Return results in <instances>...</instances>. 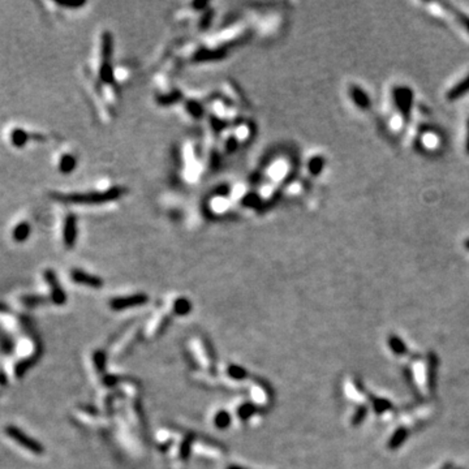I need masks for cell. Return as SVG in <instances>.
Instances as JSON below:
<instances>
[{"instance_id": "1", "label": "cell", "mask_w": 469, "mask_h": 469, "mask_svg": "<svg viewBox=\"0 0 469 469\" xmlns=\"http://www.w3.org/2000/svg\"><path fill=\"white\" fill-rule=\"evenodd\" d=\"M124 193V189L120 187H115L106 192H90V193H51V198L55 201L64 203H77V205H97V203H105L108 201L117 200Z\"/></svg>"}, {"instance_id": "2", "label": "cell", "mask_w": 469, "mask_h": 469, "mask_svg": "<svg viewBox=\"0 0 469 469\" xmlns=\"http://www.w3.org/2000/svg\"><path fill=\"white\" fill-rule=\"evenodd\" d=\"M394 103L402 114L403 119L406 121L411 117V111L413 106V92L408 86H398L393 90Z\"/></svg>"}, {"instance_id": "3", "label": "cell", "mask_w": 469, "mask_h": 469, "mask_svg": "<svg viewBox=\"0 0 469 469\" xmlns=\"http://www.w3.org/2000/svg\"><path fill=\"white\" fill-rule=\"evenodd\" d=\"M6 434L8 435L12 441L16 442L17 444L23 446L25 450L30 451V452L35 453V455H42V453L45 452L43 446H42L41 443L34 441L33 438H30L28 434H25L23 430H20L19 428L13 426V425H8V426H7Z\"/></svg>"}, {"instance_id": "4", "label": "cell", "mask_w": 469, "mask_h": 469, "mask_svg": "<svg viewBox=\"0 0 469 469\" xmlns=\"http://www.w3.org/2000/svg\"><path fill=\"white\" fill-rule=\"evenodd\" d=\"M43 276H45L47 284L50 285L51 298H52L54 304L63 305L64 302H65V300H67V297H65L64 289L61 288L60 284H59V280H57L56 274L54 273V270H46Z\"/></svg>"}, {"instance_id": "5", "label": "cell", "mask_w": 469, "mask_h": 469, "mask_svg": "<svg viewBox=\"0 0 469 469\" xmlns=\"http://www.w3.org/2000/svg\"><path fill=\"white\" fill-rule=\"evenodd\" d=\"M77 216L74 214H68L65 216L63 225V240L64 245L70 249L76 245L77 240Z\"/></svg>"}, {"instance_id": "6", "label": "cell", "mask_w": 469, "mask_h": 469, "mask_svg": "<svg viewBox=\"0 0 469 469\" xmlns=\"http://www.w3.org/2000/svg\"><path fill=\"white\" fill-rule=\"evenodd\" d=\"M70 278H72V280L79 283V284L88 285V287H92V288H99V287L103 285V282H102L101 278L92 275V274L85 273L83 270H72Z\"/></svg>"}, {"instance_id": "7", "label": "cell", "mask_w": 469, "mask_h": 469, "mask_svg": "<svg viewBox=\"0 0 469 469\" xmlns=\"http://www.w3.org/2000/svg\"><path fill=\"white\" fill-rule=\"evenodd\" d=\"M349 97H351L352 102H353L358 108H361V110H369V108H370V98H369V95L366 94V92H364L360 86L352 85L351 88H349Z\"/></svg>"}, {"instance_id": "8", "label": "cell", "mask_w": 469, "mask_h": 469, "mask_svg": "<svg viewBox=\"0 0 469 469\" xmlns=\"http://www.w3.org/2000/svg\"><path fill=\"white\" fill-rule=\"evenodd\" d=\"M147 301V296L145 295H134L129 296V297H120L115 298L111 301L112 309L120 310L124 307H130V306H137V305H142Z\"/></svg>"}, {"instance_id": "9", "label": "cell", "mask_w": 469, "mask_h": 469, "mask_svg": "<svg viewBox=\"0 0 469 469\" xmlns=\"http://www.w3.org/2000/svg\"><path fill=\"white\" fill-rule=\"evenodd\" d=\"M10 138L11 142H12V145L15 146V147L21 149V147H24L29 141L32 140V133H28L26 130L21 129V128H15V129L11 132Z\"/></svg>"}, {"instance_id": "10", "label": "cell", "mask_w": 469, "mask_h": 469, "mask_svg": "<svg viewBox=\"0 0 469 469\" xmlns=\"http://www.w3.org/2000/svg\"><path fill=\"white\" fill-rule=\"evenodd\" d=\"M466 93H469V74L447 93V99L448 101H456V99L464 97Z\"/></svg>"}, {"instance_id": "11", "label": "cell", "mask_w": 469, "mask_h": 469, "mask_svg": "<svg viewBox=\"0 0 469 469\" xmlns=\"http://www.w3.org/2000/svg\"><path fill=\"white\" fill-rule=\"evenodd\" d=\"M437 371H438V358L434 353L429 355V366H428V382L429 388L431 393L435 391V384H437Z\"/></svg>"}, {"instance_id": "12", "label": "cell", "mask_w": 469, "mask_h": 469, "mask_svg": "<svg viewBox=\"0 0 469 469\" xmlns=\"http://www.w3.org/2000/svg\"><path fill=\"white\" fill-rule=\"evenodd\" d=\"M30 233H32V227H30V224H29L28 222H21L15 227L12 236L16 243H24V241L28 240Z\"/></svg>"}, {"instance_id": "13", "label": "cell", "mask_w": 469, "mask_h": 469, "mask_svg": "<svg viewBox=\"0 0 469 469\" xmlns=\"http://www.w3.org/2000/svg\"><path fill=\"white\" fill-rule=\"evenodd\" d=\"M76 165V157L72 155V154H64V155L60 157V161H59V171H60L61 174L68 175L74 171Z\"/></svg>"}, {"instance_id": "14", "label": "cell", "mask_w": 469, "mask_h": 469, "mask_svg": "<svg viewBox=\"0 0 469 469\" xmlns=\"http://www.w3.org/2000/svg\"><path fill=\"white\" fill-rule=\"evenodd\" d=\"M409 431L408 429L402 426V428L398 429L395 433L393 434V437L390 438V441H388V447H390L391 450H397L398 447L402 446L404 442L407 441V438H408Z\"/></svg>"}, {"instance_id": "15", "label": "cell", "mask_w": 469, "mask_h": 469, "mask_svg": "<svg viewBox=\"0 0 469 469\" xmlns=\"http://www.w3.org/2000/svg\"><path fill=\"white\" fill-rule=\"evenodd\" d=\"M388 346L393 349L394 353L398 356H404L408 353V348H407V346L404 344V342L397 335H391L390 338H388Z\"/></svg>"}, {"instance_id": "16", "label": "cell", "mask_w": 469, "mask_h": 469, "mask_svg": "<svg viewBox=\"0 0 469 469\" xmlns=\"http://www.w3.org/2000/svg\"><path fill=\"white\" fill-rule=\"evenodd\" d=\"M442 6H443L444 8H446V10L450 11V12L453 15V16L456 17L457 23H459L460 25L463 26V28L465 29L466 32L469 33V16H468V15H465V13H463V12H461V11L456 10V8H455V7H453L452 4H446V3H443V4H442Z\"/></svg>"}, {"instance_id": "17", "label": "cell", "mask_w": 469, "mask_h": 469, "mask_svg": "<svg viewBox=\"0 0 469 469\" xmlns=\"http://www.w3.org/2000/svg\"><path fill=\"white\" fill-rule=\"evenodd\" d=\"M325 163H326V161H325L324 157L316 155L307 162V170H309V172H310L313 176H317V175H320L321 172H322V170H324Z\"/></svg>"}, {"instance_id": "18", "label": "cell", "mask_w": 469, "mask_h": 469, "mask_svg": "<svg viewBox=\"0 0 469 469\" xmlns=\"http://www.w3.org/2000/svg\"><path fill=\"white\" fill-rule=\"evenodd\" d=\"M371 403H373V408H374V411L378 413V415L386 412V411H390V409L393 408V404H391V402H390V400H387V399H380V398H371Z\"/></svg>"}, {"instance_id": "19", "label": "cell", "mask_w": 469, "mask_h": 469, "mask_svg": "<svg viewBox=\"0 0 469 469\" xmlns=\"http://www.w3.org/2000/svg\"><path fill=\"white\" fill-rule=\"evenodd\" d=\"M21 301H23V304H25L26 306L34 307L39 304H43V302L46 301V298L41 297V296H34V295L23 296V297H21Z\"/></svg>"}, {"instance_id": "20", "label": "cell", "mask_w": 469, "mask_h": 469, "mask_svg": "<svg viewBox=\"0 0 469 469\" xmlns=\"http://www.w3.org/2000/svg\"><path fill=\"white\" fill-rule=\"evenodd\" d=\"M366 415H368V408H366L365 406H360L357 408V411L355 412V415H353V419H352V424H353V425H360L365 420Z\"/></svg>"}, {"instance_id": "21", "label": "cell", "mask_w": 469, "mask_h": 469, "mask_svg": "<svg viewBox=\"0 0 469 469\" xmlns=\"http://www.w3.org/2000/svg\"><path fill=\"white\" fill-rule=\"evenodd\" d=\"M228 422H229V417H228V415H227V413H220V415H218L216 416V425H219V426H220V428H224V426H227V425H228Z\"/></svg>"}, {"instance_id": "22", "label": "cell", "mask_w": 469, "mask_h": 469, "mask_svg": "<svg viewBox=\"0 0 469 469\" xmlns=\"http://www.w3.org/2000/svg\"><path fill=\"white\" fill-rule=\"evenodd\" d=\"M176 310L180 314L187 313V311L189 310V301H187V300H180V301L176 302Z\"/></svg>"}, {"instance_id": "23", "label": "cell", "mask_w": 469, "mask_h": 469, "mask_svg": "<svg viewBox=\"0 0 469 469\" xmlns=\"http://www.w3.org/2000/svg\"><path fill=\"white\" fill-rule=\"evenodd\" d=\"M229 373H231V374L236 378L244 377V370H241L240 368H236V366H232V368L229 369Z\"/></svg>"}, {"instance_id": "24", "label": "cell", "mask_w": 469, "mask_h": 469, "mask_svg": "<svg viewBox=\"0 0 469 469\" xmlns=\"http://www.w3.org/2000/svg\"><path fill=\"white\" fill-rule=\"evenodd\" d=\"M55 3L57 4V6H61V7H67V8H77V7H83L84 4L85 3H83V2H80V3H65V2H55Z\"/></svg>"}, {"instance_id": "25", "label": "cell", "mask_w": 469, "mask_h": 469, "mask_svg": "<svg viewBox=\"0 0 469 469\" xmlns=\"http://www.w3.org/2000/svg\"><path fill=\"white\" fill-rule=\"evenodd\" d=\"M465 150L469 154V119L468 124H466V138H465Z\"/></svg>"}, {"instance_id": "26", "label": "cell", "mask_w": 469, "mask_h": 469, "mask_svg": "<svg viewBox=\"0 0 469 469\" xmlns=\"http://www.w3.org/2000/svg\"><path fill=\"white\" fill-rule=\"evenodd\" d=\"M464 247H465L466 251H469V239H466L465 243H464Z\"/></svg>"}]
</instances>
